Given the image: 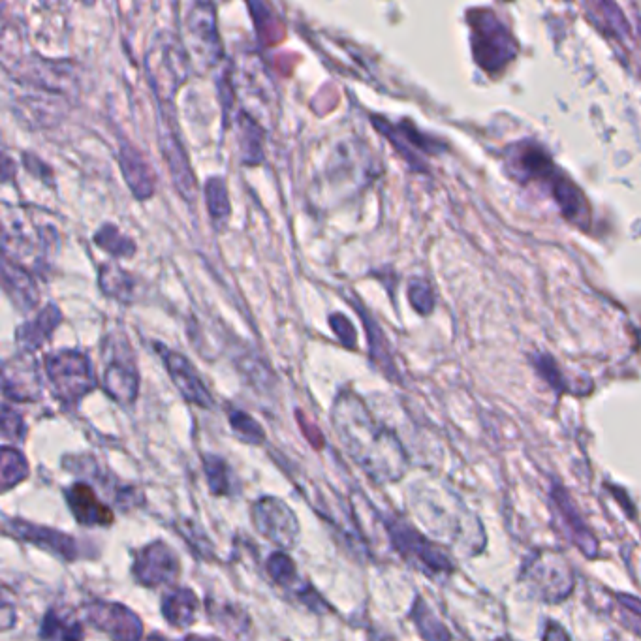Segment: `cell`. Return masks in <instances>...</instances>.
Listing matches in <instances>:
<instances>
[{
	"mask_svg": "<svg viewBox=\"0 0 641 641\" xmlns=\"http://www.w3.org/2000/svg\"><path fill=\"white\" fill-rule=\"evenodd\" d=\"M98 286L106 298L130 305L136 296V277L117 264H102L98 267Z\"/></svg>",
	"mask_w": 641,
	"mask_h": 641,
	"instance_id": "21",
	"label": "cell"
},
{
	"mask_svg": "<svg viewBox=\"0 0 641 641\" xmlns=\"http://www.w3.org/2000/svg\"><path fill=\"white\" fill-rule=\"evenodd\" d=\"M119 168L126 187L138 202L151 200L157 192L158 177L153 164L132 141L119 138Z\"/></svg>",
	"mask_w": 641,
	"mask_h": 641,
	"instance_id": "15",
	"label": "cell"
},
{
	"mask_svg": "<svg viewBox=\"0 0 641 641\" xmlns=\"http://www.w3.org/2000/svg\"><path fill=\"white\" fill-rule=\"evenodd\" d=\"M10 213V211H6ZM12 215V213H10ZM59 247V232L55 226L36 224L23 217V213L12 215V222H2V256L10 258L19 266L31 269L32 273H44Z\"/></svg>",
	"mask_w": 641,
	"mask_h": 641,
	"instance_id": "3",
	"label": "cell"
},
{
	"mask_svg": "<svg viewBox=\"0 0 641 641\" xmlns=\"http://www.w3.org/2000/svg\"><path fill=\"white\" fill-rule=\"evenodd\" d=\"M44 373L53 395L66 407H78L98 384L89 356L76 348H61L46 354Z\"/></svg>",
	"mask_w": 641,
	"mask_h": 641,
	"instance_id": "4",
	"label": "cell"
},
{
	"mask_svg": "<svg viewBox=\"0 0 641 641\" xmlns=\"http://www.w3.org/2000/svg\"><path fill=\"white\" fill-rule=\"evenodd\" d=\"M61 322H63V313L55 303H49L44 309H40L16 329V344L19 352L23 354L38 352L53 337L55 329L61 326Z\"/></svg>",
	"mask_w": 641,
	"mask_h": 641,
	"instance_id": "18",
	"label": "cell"
},
{
	"mask_svg": "<svg viewBox=\"0 0 641 641\" xmlns=\"http://www.w3.org/2000/svg\"><path fill=\"white\" fill-rule=\"evenodd\" d=\"M42 641H83L85 628L78 617L70 610L51 608L46 611L40 625Z\"/></svg>",
	"mask_w": 641,
	"mask_h": 641,
	"instance_id": "20",
	"label": "cell"
},
{
	"mask_svg": "<svg viewBox=\"0 0 641 641\" xmlns=\"http://www.w3.org/2000/svg\"><path fill=\"white\" fill-rule=\"evenodd\" d=\"M198 608H200L198 596L194 595V591L188 587L175 589L162 600V615L173 628H188L194 625L198 617Z\"/></svg>",
	"mask_w": 641,
	"mask_h": 641,
	"instance_id": "23",
	"label": "cell"
},
{
	"mask_svg": "<svg viewBox=\"0 0 641 641\" xmlns=\"http://www.w3.org/2000/svg\"><path fill=\"white\" fill-rule=\"evenodd\" d=\"M2 288L19 313H31L40 303V288L34 273L6 256H2Z\"/></svg>",
	"mask_w": 641,
	"mask_h": 641,
	"instance_id": "17",
	"label": "cell"
},
{
	"mask_svg": "<svg viewBox=\"0 0 641 641\" xmlns=\"http://www.w3.org/2000/svg\"><path fill=\"white\" fill-rule=\"evenodd\" d=\"M155 348H157L158 356L164 361V367L172 378L173 386L177 388L187 403L204 408V410H211L215 407V399H213L211 391L205 386L198 369L192 365V361L188 360L185 354L160 343L155 344Z\"/></svg>",
	"mask_w": 641,
	"mask_h": 641,
	"instance_id": "12",
	"label": "cell"
},
{
	"mask_svg": "<svg viewBox=\"0 0 641 641\" xmlns=\"http://www.w3.org/2000/svg\"><path fill=\"white\" fill-rule=\"evenodd\" d=\"M192 64L200 68H213L224 59V47L219 34L217 6L211 2H196L190 6L185 17V36Z\"/></svg>",
	"mask_w": 641,
	"mask_h": 641,
	"instance_id": "6",
	"label": "cell"
},
{
	"mask_svg": "<svg viewBox=\"0 0 641 641\" xmlns=\"http://www.w3.org/2000/svg\"><path fill=\"white\" fill-rule=\"evenodd\" d=\"M423 284H412L410 288V299H412V305L420 311V313H425V307L423 303L425 301H431V294L427 288H422Z\"/></svg>",
	"mask_w": 641,
	"mask_h": 641,
	"instance_id": "36",
	"label": "cell"
},
{
	"mask_svg": "<svg viewBox=\"0 0 641 641\" xmlns=\"http://www.w3.org/2000/svg\"><path fill=\"white\" fill-rule=\"evenodd\" d=\"M266 570L269 578L273 579V583L279 585L284 591H290L292 596L298 595L299 591L307 585V581L299 578L298 566L286 551L271 553L267 559Z\"/></svg>",
	"mask_w": 641,
	"mask_h": 641,
	"instance_id": "25",
	"label": "cell"
},
{
	"mask_svg": "<svg viewBox=\"0 0 641 641\" xmlns=\"http://www.w3.org/2000/svg\"><path fill=\"white\" fill-rule=\"evenodd\" d=\"M331 423L348 457L375 482L388 484L403 476L405 455L399 442L375 422L363 399L354 391L344 388L335 395Z\"/></svg>",
	"mask_w": 641,
	"mask_h": 641,
	"instance_id": "1",
	"label": "cell"
},
{
	"mask_svg": "<svg viewBox=\"0 0 641 641\" xmlns=\"http://www.w3.org/2000/svg\"><path fill=\"white\" fill-rule=\"evenodd\" d=\"M252 525L277 548L294 549L299 540L298 516L277 497H262L252 504Z\"/></svg>",
	"mask_w": 641,
	"mask_h": 641,
	"instance_id": "8",
	"label": "cell"
},
{
	"mask_svg": "<svg viewBox=\"0 0 641 641\" xmlns=\"http://www.w3.org/2000/svg\"><path fill=\"white\" fill-rule=\"evenodd\" d=\"M205 606L209 619H213L215 626H219L220 630H224L235 641L247 638V634L251 632V619L243 608H237L230 602H219L215 598H207Z\"/></svg>",
	"mask_w": 641,
	"mask_h": 641,
	"instance_id": "22",
	"label": "cell"
},
{
	"mask_svg": "<svg viewBox=\"0 0 641 641\" xmlns=\"http://www.w3.org/2000/svg\"><path fill=\"white\" fill-rule=\"evenodd\" d=\"M179 532L183 534V538L190 544L192 551H198V555L204 557V559H211L213 544L207 540L205 532L200 531L198 525L183 521V523H179Z\"/></svg>",
	"mask_w": 641,
	"mask_h": 641,
	"instance_id": "33",
	"label": "cell"
},
{
	"mask_svg": "<svg viewBox=\"0 0 641 641\" xmlns=\"http://www.w3.org/2000/svg\"><path fill=\"white\" fill-rule=\"evenodd\" d=\"M102 388L121 407H132L140 395V371L136 354L125 333L115 329L104 339Z\"/></svg>",
	"mask_w": 641,
	"mask_h": 641,
	"instance_id": "5",
	"label": "cell"
},
{
	"mask_svg": "<svg viewBox=\"0 0 641 641\" xmlns=\"http://www.w3.org/2000/svg\"><path fill=\"white\" fill-rule=\"evenodd\" d=\"M85 617L111 641H143L140 615L125 604L110 600H91L85 606Z\"/></svg>",
	"mask_w": 641,
	"mask_h": 641,
	"instance_id": "10",
	"label": "cell"
},
{
	"mask_svg": "<svg viewBox=\"0 0 641 641\" xmlns=\"http://www.w3.org/2000/svg\"><path fill=\"white\" fill-rule=\"evenodd\" d=\"M145 74L158 102V111L173 115L177 93L192 74V59L181 36L158 31L145 51Z\"/></svg>",
	"mask_w": 641,
	"mask_h": 641,
	"instance_id": "2",
	"label": "cell"
},
{
	"mask_svg": "<svg viewBox=\"0 0 641 641\" xmlns=\"http://www.w3.org/2000/svg\"><path fill=\"white\" fill-rule=\"evenodd\" d=\"M64 501L81 527H110L115 514L108 504L100 501L94 487L87 482H74L64 489Z\"/></svg>",
	"mask_w": 641,
	"mask_h": 641,
	"instance_id": "16",
	"label": "cell"
},
{
	"mask_svg": "<svg viewBox=\"0 0 641 641\" xmlns=\"http://www.w3.org/2000/svg\"><path fill=\"white\" fill-rule=\"evenodd\" d=\"M44 378L34 354L17 352L2 365V393L12 403H36L42 399Z\"/></svg>",
	"mask_w": 641,
	"mask_h": 641,
	"instance_id": "11",
	"label": "cell"
},
{
	"mask_svg": "<svg viewBox=\"0 0 641 641\" xmlns=\"http://www.w3.org/2000/svg\"><path fill=\"white\" fill-rule=\"evenodd\" d=\"M158 149L164 158L168 172L172 177L173 187L177 194L187 202L194 204L198 198V179L192 170L187 149L181 141L173 115L158 111Z\"/></svg>",
	"mask_w": 641,
	"mask_h": 641,
	"instance_id": "7",
	"label": "cell"
},
{
	"mask_svg": "<svg viewBox=\"0 0 641 641\" xmlns=\"http://www.w3.org/2000/svg\"><path fill=\"white\" fill-rule=\"evenodd\" d=\"M23 166L27 172L40 177L44 183H51L53 179V173L47 168L46 162L40 157H36L34 153H23Z\"/></svg>",
	"mask_w": 641,
	"mask_h": 641,
	"instance_id": "35",
	"label": "cell"
},
{
	"mask_svg": "<svg viewBox=\"0 0 641 641\" xmlns=\"http://www.w3.org/2000/svg\"><path fill=\"white\" fill-rule=\"evenodd\" d=\"M132 574L143 587L158 589L164 585H173L179 579L181 561L172 546L162 540H155L136 551Z\"/></svg>",
	"mask_w": 641,
	"mask_h": 641,
	"instance_id": "9",
	"label": "cell"
},
{
	"mask_svg": "<svg viewBox=\"0 0 641 641\" xmlns=\"http://www.w3.org/2000/svg\"><path fill=\"white\" fill-rule=\"evenodd\" d=\"M329 326L335 331L337 339L343 343V346L354 350L358 344V333L354 324L344 316L343 313H333L329 316Z\"/></svg>",
	"mask_w": 641,
	"mask_h": 641,
	"instance_id": "34",
	"label": "cell"
},
{
	"mask_svg": "<svg viewBox=\"0 0 641 641\" xmlns=\"http://www.w3.org/2000/svg\"><path fill=\"white\" fill-rule=\"evenodd\" d=\"M93 243L102 249L104 252H108L111 258H132L136 252H138V245L134 243L132 237L123 234L115 224L111 222H106L102 224L93 235Z\"/></svg>",
	"mask_w": 641,
	"mask_h": 641,
	"instance_id": "27",
	"label": "cell"
},
{
	"mask_svg": "<svg viewBox=\"0 0 641 641\" xmlns=\"http://www.w3.org/2000/svg\"><path fill=\"white\" fill-rule=\"evenodd\" d=\"M412 619L418 626L420 634L427 641H448V632L446 628L438 623L437 619L433 617V613L425 606L422 598L416 600L414 608H412Z\"/></svg>",
	"mask_w": 641,
	"mask_h": 641,
	"instance_id": "30",
	"label": "cell"
},
{
	"mask_svg": "<svg viewBox=\"0 0 641 641\" xmlns=\"http://www.w3.org/2000/svg\"><path fill=\"white\" fill-rule=\"evenodd\" d=\"M239 371L245 375V378L251 382L256 390H269L273 378V371L267 367L264 360L258 356H241L239 358Z\"/></svg>",
	"mask_w": 641,
	"mask_h": 641,
	"instance_id": "31",
	"label": "cell"
},
{
	"mask_svg": "<svg viewBox=\"0 0 641 641\" xmlns=\"http://www.w3.org/2000/svg\"><path fill=\"white\" fill-rule=\"evenodd\" d=\"M228 422L235 437L249 446H260L266 442V431L260 423L252 418L249 412L239 408H228Z\"/></svg>",
	"mask_w": 641,
	"mask_h": 641,
	"instance_id": "29",
	"label": "cell"
},
{
	"mask_svg": "<svg viewBox=\"0 0 641 641\" xmlns=\"http://www.w3.org/2000/svg\"><path fill=\"white\" fill-rule=\"evenodd\" d=\"M185 641H222L219 638H211V636H198V634H188Z\"/></svg>",
	"mask_w": 641,
	"mask_h": 641,
	"instance_id": "39",
	"label": "cell"
},
{
	"mask_svg": "<svg viewBox=\"0 0 641 641\" xmlns=\"http://www.w3.org/2000/svg\"><path fill=\"white\" fill-rule=\"evenodd\" d=\"M0 621H2V630L4 632H8L12 626L16 625V610L8 602H4V606H2V619Z\"/></svg>",
	"mask_w": 641,
	"mask_h": 641,
	"instance_id": "37",
	"label": "cell"
},
{
	"mask_svg": "<svg viewBox=\"0 0 641 641\" xmlns=\"http://www.w3.org/2000/svg\"><path fill=\"white\" fill-rule=\"evenodd\" d=\"M4 532L14 536L17 540H23L27 544H32L36 548L44 549L47 553L55 555L57 559H63L66 563H74L81 557L79 553V544L76 538H72L66 532L29 523L16 517H6L4 519Z\"/></svg>",
	"mask_w": 641,
	"mask_h": 641,
	"instance_id": "13",
	"label": "cell"
},
{
	"mask_svg": "<svg viewBox=\"0 0 641 641\" xmlns=\"http://www.w3.org/2000/svg\"><path fill=\"white\" fill-rule=\"evenodd\" d=\"M143 641H168V640H166L164 636H160V634H153V636H149L147 640H143Z\"/></svg>",
	"mask_w": 641,
	"mask_h": 641,
	"instance_id": "40",
	"label": "cell"
},
{
	"mask_svg": "<svg viewBox=\"0 0 641 641\" xmlns=\"http://www.w3.org/2000/svg\"><path fill=\"white\" fill-rule=\"evenodd\" d=\"M27 437V423L10 403L2 405V438L4 442H23Z\"/></svg>",
	"mask_w": 641,
	"mask_h": 641,
	"instance_id": "32",
	"label": "cell"
},
{
	"mask_svg": "<svg viewBox=\"0 0 641 641\" xmlns=\"http://www.w3.org/2000/svg\"><path fill=\"white\" fill-rule=\"evenodd\" d=\"M204 472L209 491L217 497H230L235 491V476L226 459L219 455H204Z\"/></svg>",
	"mask_w": 641,
	"mask_h": 641,
	"instance_id": "28",
	"label": "cell"
},
{
	"mask_svg": "<svg viewBox=\"0 0 641 641\" xmlns=\"http://www.w3.org/2000/svg\"><path fill=\"white\" fill-rule=\"evenodd\" d=\"M12 172H16V166H14V162L10 160L8 155H4V166H2V181L4 183L10 181V173Z\"/></svg>",
	"mask_w": 641,
	"mask_h": 641,
	"instance_id": "38",
	"label": "cell"
},
{
	"mask_svg": "<svg viewBox=\"0 0 641 641\" xmlns=\"http://www.w3.org/2000/svg\"><path fill=\"white\" fill-rule=\"evenodd\" d=\"M204 198L209 219L213 222L215 230L222 232L224 228H228V222L232 217V202L226 179L220 175L209 177L204 185Z\"/></svg>",
	"mask_w": 641,
	"mask_h": 641,
	"instance_id": "24",
	"label": "cell"
},
{
	"mask_svg": "<svg viewBox=\"0 0 641 641\" xmlns=\"http://www.w3.org/2000/svg\"><path fill=\"white\" fill-rule=\"evenodd\" d=\"M386 529L390 532L391 544L395 549L410 561L422 566L425 572L437 574L448 570V559L435 548L429 540H425L420 532L412 529L405 521L388 519Z\"/></svg>",
	"mask_w": 641,
	"mask_h": 641,
	"instance_id": "14",
	"label": "cell"
},
{
	"mask_svg": "<svg viewBox=\"0 0 641 641\" xmlns=\"http://www.w3.org/2000/svg\"><path fill=\"white\" fill-rule=\"evenodd\" d=\"M234 123L241 164L247 168L260 166L266 160V151H264L266 130H264V126L260 125V121L247 110L237 111Z\"/></svg>",
	"mask_w": 641,
	"mask_h": 641,
	"instance_id": "19",
	"label": "cell"
},
{
	"mask_svg": "<svg viewBox=\"0 0 641 641\" xmlns=\"http://www.w3.org/2000/svg\"><path fill=\"white\" fill-rule=\"evenodd\" d=\"M31 476V465L25 454L16 446L4 444L0 450V487L10 491L16 485L23 484Z\"/></svg>",
	"mask_w": 641,
	"mask_h": 641,
	"instance_id": "26",
	"label": "cell"
}]
</instances>
